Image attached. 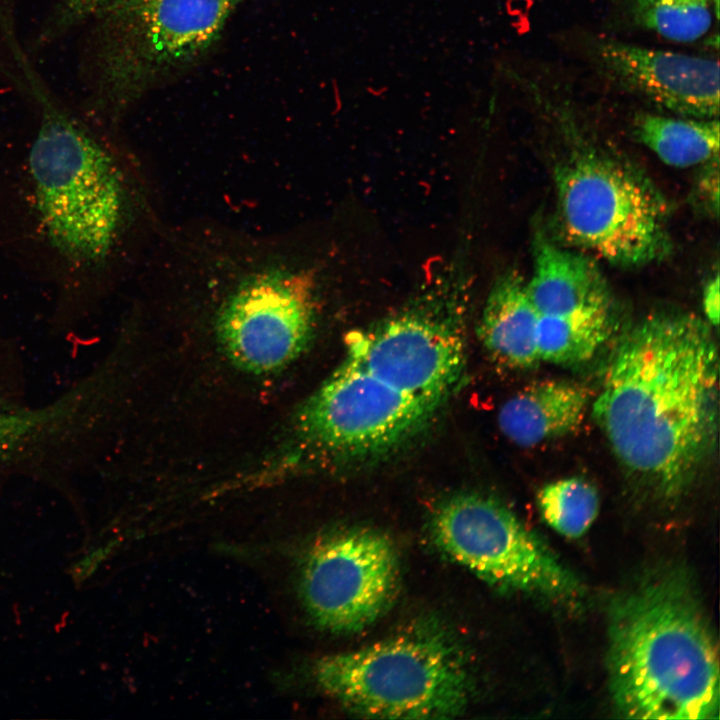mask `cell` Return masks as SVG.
I'll list each match as a JSON object with an SVG mask.
<instances>
[{
	"mask_svg": "<svg viewBox=\"0 0 720 720\" xmlns=\"http://www.w3.org/2000/svg\"><path fill=\"white\" fill-rule=\"evenodd\" d=\"M719 356L710 325L684 312L645 316L619 340L592 408L618 462L677 500L716 449Z\"/></svg>",
	"mask_w": 720,
	"mask_h": 720,
	"instance_id": "cell-1",
	"label": "cell"
},
{
	"mask_svg": "<svg viewBox=\"0 0 720 720\" xmlns=\"http://www.w3.org/2000/svg\"><path fill=\"white\" fill-rule=\"evenodd\" d=\"M152 262L215 298L213 326L240 368L268 373L295 360L317 316V269L298 261L280 234L212 223L167 228Z\"/></svg>",
	"mask_w": 720,
	"mask_h": 720,
	"instance_id": "cell-2",
	"label": "cell"
},
{
	"mask_svg": "<svg viewBox=\"0 0 720 720\" xmlns=\"http://www.w3.org/2000/svg\"><path fill=\"white\" fill-rule=\"evenodd\" d=\"M40 121L28 165L34 203L49 244L69 264L98 269L134 237L162 229L145 178L56 103L21 54Z\"/></svg>",
	"mask_w": 720,
	"mask_h": 720,
	"instance_id": "cell-3",
	"label": "cell"
},
{
	"mask_svg": "<svg viewBox=\"0 0 720 720\" xmlns=\"http://www.w3.org/2000/svg\"><path fill=\"white\" fill-rule=\"evenodd\" d=\"M608 655L612 696L624 716L718 717L716 641L680 576L651 579L616 602Z\"/></svg>",
	"mask_w": 720,
	"mask_h": 720,
	"instance_id": "cell-4",
	"label": "cell"
},
{
	"mask_svg": "<svg viewBox=\"0 0 720 720\" xmlns=\"http://www.w3.org/2000/svg\"><path fill=\"white\" fill-rule=\"evenodd\" d=\"M244 0H117L98 14L86 59L90 100L118 117L208 55Z\"/></svg>",
	"mask_w": 720,
	"mask_h": 720,
	"instance_id": "cell-5",
	"label": "cell"
},
{
	"mask_svg": "<svg viewBox=\"0 0 720 720\" xmlns=\"http://www.w3.org/2000/svg\"><path fill=\"white\" fill-rule=\"evenodd\" d=\"M313 674L328 696L370 718H453L472 696L460 649L442 632L425 628L321 657Z\"/></svg>",
	"mask_w": 720,
	"mask_h": 720,
	"instance_id": "cell-6",
	"label": "cell"
},
{
	"mask_svg": "<svg viewBox=\"0 0 720 720\" xmlns=\"http://www.w3.org/2000/svg\"><path fill=\"white\" fill-rule=\"evenodd\" d=\"M554 179L557 223L571 248L621 267L646 265L669 251L668 204L638 170L583 150L560 163Z\"/></svg>",
	"mask_w": 720,
	"mask_h": 720,
	"instance_id": "cell-7",
	"label": "cell"
},
{
	"mask_svg": "<svg viewBox=\"0 0 720 720\" xmlns=\"http://www.w3.org/2000/svg\"><path fill=\"white\" fill-rule=\"evenodd\" d=\"M458 258L414 299L347 338L345 362L394 388L443 403L465 367L464 315L470 275Z\"/></svg>",
	"mask_w": 720,
	"mask_h": 720,
	"instance_id": "cell-8",
	"label": "cell"
},
{
	"mask_svg": "<svg viewBox=\"0 0 720 720\" xmlns=\"http://www.w3.org/2000/svg\"><path fill=\"white\" fill-rule=\"evenodd\" d=\"M431 533L441 551L488 584L555 602L575 600L581 592L548 546L491 497H449L432 513Z\"/></svg>",
	"mask_w": 720,
	"mask_h": 720,
	"instance_id": "cell-9",
	"label": "cell"
},
{
	"mask_svg": "<svg viewBox=\"0 0 720 720\" xmlns=\"http://www.w3.org/2000/svg\"><path fill=\"white\" fill-rule=\"evenodd\" d=\"M441 404L402 392L344 361L300 407L296 429L306 447L327 461L363 463L414 438Z\"/></svg>",
	"mask_w": 720,
	"mask_h": 720,
	"instance_id": "cell-10",
	"label": "cell"
},
{
	"mask_svg": "<svg viewBox=\"0 0 720 720\" xmlns=\"http://www.w3.org/2000/svg\"><path fill=\"white\" fill-rule=\"evenodd\" d=\"M399 585L398 555L391 540L368 528L346 529L319 539L301 571L305 608L321 628L359 632L392 604Z\"/></svg>",
	"mask_w": 720,
	"mask_h": 720,
	"instance_id": "cell-11",
	"label": "cell"
},
{
	"mask_svg": "<svg viewBox=\"0 0 720 720\" xmlns=\"http://www.w3.org/2000/svg\"><path fill=\"white\" fill-rule=\"evenodd\" d=\"M589 56L609 83L677 116L711 119L719 114L716 60L611 38L593 40Z\"/></svg>",
	"mask_w": 720,
	"mask_h": 720,
	"instance_id": "cell-12",
	"label": "cell"
},
{
	"mask_svg": "<svg viewBox=\"0 0 720 720\" xmlns=\"http://www.w3.org/2000/svg\"><path fill=\"white\" fill-rule=\"evenodd\" d=\"M527 292L539 316L612 310V294L595 259L537 237Z\"/></svg>",
	"mask_w": 720,
	"mask_h": 720,
	"instance_id": "cell-13",
	"label": "cell"
},
{
	"mask_svg": "<svg viewBox=\"0 0 720 720\" xmlns=\"http://www.w3.org/2000/svg\"><path fill=\"white\" fill-rule=\"evenodd\" d=\"M589 390L576 382L549 379L530 384L508 398L497 417L504 436L520 447H534L575 431L585 418Z\"/></svg>",
	"mask_w": 720,
	"mask_h": 720,
	"instance_id": "cell-14",
	"label": "cell"
},
{
	"mask_svg": "<svg viewBox=\"0 0 720 720\" xmlns=\"http://www.w3.org/2000/svg\"><path fill=\"white\" fill-rule=\"evenodd\" d=\"M539 315L527 292L526 280L514 270L494 282L484 305L478 336L499 363L518 369L540 361L537 348Z\"/></svg>",
	"mask_w": 720,
	"mask_h": 720,
	"instance_id": "cell-15",
	"label": "cell"
},
{
	"mask_svg": "<svg viewBox=\"0 0 720 720\" xmlns=\"http://www.w3.org/2000/svg\"><path fill=\"white\" fill-rule=\"evenodd\" d=\"M637 140L662 162L676 168L703 165L719 156V121L659 114H638Z\"/></svg>",
	"mask_w": 720,
	"mask_h": 720,
	"instance_id": "cell-16",
	"label": "cell"
},
{
	"mask_svg": "<svg viewBox=\"0 0 720 720\" xmlns=\"http://www.w3.org/2000/svg\"><path fill=\"white\" fill-rule=\"evenodd\" d=\"M612 310L568 316H539L537 348L540 361L574 365L591 359L609 337Z\"/></svg>",
	"mask_w": 720,
	"mask_h": 720,
	"instance_id": "cell-17",
	"label": "cell"
},
{
	"mask_svg": "<svg viewBox=\"0 0 720 720\" xmlns=\"http://www.w3.org/2000/svg\"><path fill=\"white\" fill-rule=\"evenodd\" d=\"M61 423L57 403L33 410L20 408L0 393V474L57 441Z\"/></svg>",
	"mask_w": 720,
	"mask_h": 720,
	"instance_id": "cell-18",
	"label": "cell"
},
{
	"mask_svg": "<svg viewBox=\"0 0 720 720\" xmlns=\"http://www.w3.org/2000/svg\"><path fill=\"white\" fill-rule=\"evenodd\" d=\"M639 27L675 42L702 38L719 16V0H625Z\"/></svg>",
	"mask_w": 720,
	"mask_h": 720,
	"instance_id": "cell-19",
	"label": "cell"
},
{
	"mask_svg": "<svg viewBox=\"0 0 720 720\" xmlns=\"http://www.w3.org/2000/svg\"><path fill=\"white\" fill-rule=\"evenodd\" d=\"M599 505L597 489L579 477L547 483L537 493V506L546 523L568 538L586 533L598 515Z\"/></svg>",
	"mask_w": 720,
	"mask_h": 720,
	"instance_id": "cell-20",
	"label": "cell"
},
{
	"mask_svg": "<svg viewBox=\"0 0 720 720\" xmlns=\"http://www.w3.org/2000/svg\"><path fill=\"white\" fill-rule=\"evenodd\" d=\"M117 0H57L54 24L65 29L92 20Z\"/></svg>",
	"mask_w": 720,
	"mask_h": 720,
	"instance_id": "cell-21",
	"label": "cell"
},
{
	"mask_svg": "<svg viewBox=\"0 0 720 720\" xmlns=\"http://www.w3.org/2000/svg\"><path fill=\"white\" fill-rule=\"evenodd\" d=\"M719 157L703 164L696 183V200L708 214L717 217L719 212Z\"/></svg>",
	"mask_w": 720,
	"mask_h": 720,
	"instance_id": "cell-22",
	"label": "cell"
},
{
	"mask_svg": "<svg viewBox=\"0 0 720 720\" xmlns=\"http://www.w3.org/2000/svg\"><path fill=\"white\" fill-rule=\"evenodd\" d=\"M719 290V275L716 273L705 284L702 298L707 323L714 327L719 323Z\"/></svg>",
	"mask_w": 720,
	"mask_h": 720,
	"instance_id": "cell-23",
	"label": "cell"
}]
</instances>
